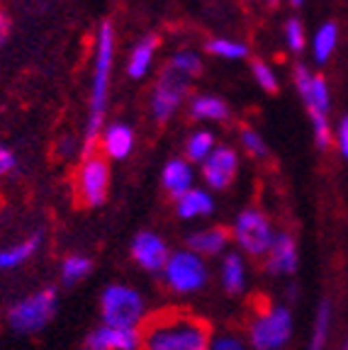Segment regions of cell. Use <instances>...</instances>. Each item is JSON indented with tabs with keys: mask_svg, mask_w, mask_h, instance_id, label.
<instances>
[{
	"mask_svg": "<svg viewBox=\"0 0 348 350\" xmlns=\"http://www.w3.org/2000/svg\"><path fill=\"white\" fill-rule=\"evenodd\" d=\"M103 319L108 326L117 328H136L142 323L144 301L139 292L125 284H112L103 295Z\"/></svg>",
	"mask_w": 348,
	"mask_h": 350,
	"instance_id": "obj_4",
	"label": "cell"
},
{
	"mask_svg": "<svg viewBox=\"0 0 348 350\" xmlns=\"http://www.w3.org/2000/svg\"><path fill=\"white\" fill-rule=\"evenodd\" d=\"M112 51H114V34L112 25L105 22L98 34V59H95V76H92V95H90V115H88V129H86V144L83 153L90 156L92 144L98 139V129L105 117V103H108V83H110V66H112Z\"/></svg>",
	"mask_w": 348,
	"mask_h": 350,
	"instance_id": "obj_2",
	"label": "cell"
},
{
	"mask_svg": "<svg viewBox=\"0 0 348 350\" xmlns=\"http://www.w3.org/2000/svg\"><path fill=\"white\" fill-rule=\"evenodd\" d=\"M15 168V159H12V153L8 148H0V175H5L8 170Z\"/></svg>",
	"mask_w": 348,
	"mask_h": 350,
	"instance_id": "obj_33",
	"label": "cell"
},
{
	"mask_svg": "<svg viewBox=\"0 0 348 350\" xmlns=\"http://www.w3.org/2000/svg\"><path fill=\"white\" fill-rule=\"evenodd\" d=\"M190 112L195 120H227L229 115L227 105L219 98H212V95H200V98L192 100Z\"/></svg>",
	"mask_w": 348,
	"mask_h": 350,
	"instance_id": "obj_21",
	"label": "cell"
},
{
	"mask_svg": "<svg viewBox=\"0 0 348 350\" xmlns=\"http://www.w3.org/2000/svg\"><path fill=\"white\" fill-rule=\"evenodd\" d=\"M86 350H98V348H92V345H86Z\"/></svg>",
	"mask_w": 348,
	"mask_h": 350,
	"instance_id": "obj_37",
	"label": "cell"
},
{
	"mask_svg": "<svg viewBox=\"0 0 348 350\" xmlns=\"http://www.w3.org/2000/svg\"><path fill=\"white\" fill-rule=\"evenodd\" d=\"M132 256H134V260L139 262L142 268L156 273V270L166 268V262H169V248H166V243L158 239L156 234L144 231V234L136 236L134 243H132Z\"/></svg>",
	"mask_w": 348,
	"mask_h": 350,
	"instance_id": "obj_12",
	"label": "cell"
},
{
	"mask_svg": "<svg viewBox=\"0 0 348 350\" xmlns=\"http://www.w3.org/2000/svg\"><path fill=\"white\" fill-rule=\"evenodd\" d=\"M103 146L108 151V156L112 159H127L134 146V134H132L129 126L125 124H112L103 137Z\"/></svg>",
	"mask_w": 348,
	"mask_h": 350,
	"instance_id": "obj_16",
	"label": "cell"
},
{
	"mask_svg": "<svg viewBox=\"0 0 348 350\" xmlns=\"http://www.w3.org/2000/svg\"><path fill=\"white\" fill-rule=\"evenodd\" d=\"M207 350H246V348L234 336H217L214 340H210V348Z\"/></svg>",
	"mask_w": 348,
	"mask_h": 350,
	"instance_id": "obj_32",
	"label": "cell"
},
{
	"mask_svg": "<svg viewBox=\"0 0 348 350\" xmlns=\"http://www.w3.org/2000/svg\"><path fill=\"white\" fill-rule=\"evenodd\" d=\"M171 68L190 78V76H195V73H200V59H197V54H192V51H180V54H175L173 61H171Z\"/></svg>",
	"mask_w": 348,
	"mask_h": 350,
	"instance_id": "obj_28",
	"label": "cell"
},
{
	"mask_svg": "<svg viewBox=\"0 0 348 350\" xmlns=\"http://www.w3.org/2000/svg\"><path fill=\"white\" fill-rule=\"evenodd\" d=\"M329 328H332V306L324 301L316 312V321H314V331H312V340H310V350H324L327 345V336Z\"/></svg>",
	"mask_w": 348,
	"mask_h": 350,
	"instance_id": "obj_23",
	"label": "cell"
},
{
	"mask_svg": "<svg viewBox=\"0 0 348 350\" xmlns=\"http://www.w3.org/2000/svg\"><path fill=\"white\" fill-rule=\"evenodd\" d=\"M39 246V236H32V239L22 241L17 246H10L0 253V268H15L20 262H25Z\"/></svg>",
	"mask_w": 348,
	"mask_h": 350,
	"instance_id": "obj_22",
	"label": "cell"
},
{
	"mask_svg": "<svg viewBox=\"0 0 348 350\" xmlns=\"http://www.w3.org/2000/svg\"><path fill=\"white\" fill-rule=\"evenodd\" d=\"M285 37H288V44L293 51H302L305 49V29L297 20H288L285 25Z\"/></svg>",
	"mask_w": 348,
	"mask_h": 350,
	"instance_id": "obj_30",
	"label": "cell"
},
{
	"mask_svg": "<svg viewBox=\"0 0 348 350\" xmlns=\"http://www.w3.org/2000/svg\"><path fill=\"white\" fill-rule=\"evenodd\" d=\"M229 243V231L217 226V229H205L197 231L188 239V246L192 248V253H202V256H214L222 253Z\"/></svg>",
	"mask_w": 348,
	"mask_h": 350,
	"instance_id": "obj_15",
	"label": "cell"
},
{
	"mask_svg": "<svg viewBox=\"0 0 348 350\" xmlns=\"http://www.w3.org/2000/svg\"><path fill=\"white\" fill-rule=\"evenodd\" d=\"M88 345L98 350H136L139 348V331L136 328H117V326H100L88 336Z\"/></svg>",
	"mask_w": 348,
	"mask_h": 350,
	"instance_id": "obj_13",
	"label": "cell"
},
{
	"mask_svg": "<svg viewBox=\"0 0 348 350\" xmlns=\"http://www.w3.org/2000/svg\"><path fill=\"white\" fill-rule=\"evenodd\" d=\"M56 309V292L51 290H42L37 295L22 299L20 304L12 306L10 312V326L20 334H32L39 331L44 323L54 317Z\"/></svg>",
	"mask_w": 348,
	"mask_h": 350,
	"instance_id": "obj_5",
	"label": "cell"
},
{
	"mask_svg": "<svg viewBox=\"0 0 348 350\" xmlns=\"http://www.w3.org/2000/svg\"><path fill=\"white\" fill-rule=\"evenodd\" d=\"M268 273H295L297 268V246L288 234H277L273 239L271 248H268V260H266Z\"/></svg>",
	"mask_w": 348,
	"mask_h": 350,
	"instance_id": "obj_14",
	"label": "cell"
},
{
	"mask_svg": "<svg viewBox=\"0 0 348 350\" xmlns=\"http://www.w3.org/2000/svg\"><path fill=\"white\" fill-rule=\"evenodd\" d=\"M214 148V137L210 131H195L188 139V159L190 161H205Z\"/></svg>",
	"mask_w": 348,
	"mask_h": 350,
	"instance_id": "obj_24",
	"label": "cell"
},
{
	"mask_svg": "<svg viewBox=\"0 0 348 350\" xmlns=\"http://www.w3.org/2000/svg\"><path fill=\"white\" fill-rule=\"evenodd\" d=\"M241 142H244V146L249 148L253 156H266V144H263V139L258 137L256 131L244 129L241 131Z\"/></svg>",
	"mask_w": 348,
	"mask_h": 350,
	"instance_id": "obj_31",
	"label": "cell"
},
{
	"mask_svg": "<svg viewBox=\"0 0 348 350\" xmlns=\"http://www.w3.org/2000/svg\"><path fill=\"white\" fill-rule=\"evenodd\" d=\"M110 185V168L105 163V159H100L98 153H90L83 161L81 170H78V180H76V195L78 202L86 204V207H98L105 202V195H108Z\"/></svg>",
	"mask_w": 348,
	"mask_h": 350,
	"instance_id": "obj_6",
	"label": "cell"
},
{
	"mask_svg": "<svg viewBox=\"0 0 348 350\" xmlns=\"http://www.w3.org/2000/svg\"><path fill=\"white\" fill-rule=\"evenodd\" d=\"M214 209L212 197L202 190H188L178 197V214L183 219H192V217H205Z\"/></svg>",
	"mask_w": 348,
	"mask_h": 350,
	"instance_id": "obj_18",
	"label": "cell"
},
{
	"mask_svg": "<svg viewBox=\"0 0 348 350\" xmlns=\"http://www.w3.org/2000/svg\"><path fill=\"white\" fill-rule=\"evenodd\" d=\"M295 83H297V90L305 100L307 109L312 115V126H314V137L316 144L321 148L329 146V124H327V112H329V88L321 78L312 76L305 66H297L295 68Z\"/></svg>",
	"mask_w": 348,
	"mask_h": 350,
	"instance_id": "obj_3",
	"label": "cell"
},
{
	"mask_svg": "<svg viewBox=\"0 0 348 350\" xmlns=\"http://www.w3.org/2000/svg\"><path fill=\"white\" fill-rule=\"evenodd\" d=\"M202 175L210 187L214 190H224L229 187V183L234 180L236 175V153L227 146L214 148V153H210L202 165Z\"/></svg>",
	"mask_w": 348,
	"mask_h": 350,
	"instance_id": "obj_11",
	"label": "cell"
},
{
	"mask_svg": "<svg viewBox=\"0 0 348 350\" xmlns=\"http://www.w3.org/2000/svg\"><path fill=\"white\" fill-rule=\"evenodd\" d=\"M207 49L224 59H244L246 56V46L239 42H232V39H214V42L207 44Z\"/></svg>",
	"mask_w": 348,
	"mask_h": 350,
	"instance_id": "obj_27",
	"label": "cell"
},
{
	"mask_svg": "<svg viewBox=\"0 0 348 350\" xmlns=\"http://www.w3.org/2000/svg\"><path fill=\"white\" fill-rule=\"evenodd\" d=\"M343 350H348V343H346V348H343Z\"/></svg>",
	"mask_w": 348,
	"mask_h": 350,
	"instance_id": "obj_38",
	"label": "cell"
},
{
	"mask_svg": "<svg viewBox=\"0 0 348 350\" xmlns=\"http://www.w3.org/2000/svg\"><path fill=\"white\" fill-rule=\"evenodd\" d=\"M139 345L142 350H207L210 323L185 309H164L144 321Z\"/></svg>",
	"mask_w": 348,
	"mask_h": 350,
	"instance_id": "obj_1",
	"label": "cell"
},
{
	"mask_svg": "<svg viewBox=\"0 0 348 350\" xmlns=\"http://www.w3.org/2000/svg\"><path fill=\"white\" fill-rule=\"evenodd\" d=\"M88 273H90V260H88V258H83V256L66 258L64 265H61V278H64L66 284L78 282V280H83Z\"/></svg>",
	"mask_w": 348,
	"mask_h": 350,
	"instance_id": "obj_25",
	"label": "cell"
},
{
	"mask_svg": "<svg viewBox=\"0 0 348 350\" xmlns=\"http://www.w3.org/2000/svg\"><path fill=\"white\" fill-rule=\"evenodd\" d=\"M336 27L334 25H324L314 37V56L316 61H327L332 56L334 46H336Z\"/></svg>",
	"mask_w": 348,
	"mask_h": 350,
	"instance_id": "obj_26",
	"label": "cell"
},
{
	"mask_svg": "<svg viewBox=\"0 0 348 350\" xmlns=\"http://www.w3.org/2000/svg\"><path fill=\"white\" fill-rule=\"evenodd\" d=\"M190 183H192V170L185 161L175 159V161H171V163H166V168H164L166 190L173 192L175 197H180L183 192L190 190Z\"/></svg>",
	"mask_w": 348,
	"mask_h": 350,
	"instance_id": "obj_17",
	"label": "cell"
},
{
	"mask_svg": "<svg viewBox=\"0 0 348 350\" xmlns=\"http://www.w3.org/2000/svg\"><path fill=\"white\" fill-rule=\"evenodd\" d=\"M244 278H246V270H244V260L241 256L236 253H229L224 258V265H222V282H224V290L229 295H239L244 290Z\"/></svg>",
	"mask_w": 348,
	"mask_h": 350,
	"instance_id": "obj_19",
	"label": "cell"
},
{
	"mask_svg": "<svg viewBox=\"0 0 348 350\" xmlns=\"http://www.w3.org/2000/svg\"><path fill=\"white\" fill-rule=\"evenodd\" d=\"M156 46H158L156 37H147L144 42L136 44V49L132 51V59H129V76L132 78H142L144 73L149 71Z\"/></svg>",
	"mask_w": 348,
	"mask_h": 350,
	"instance_id": "obj_20",
	"label": "cell"
},
{
	"mask_svg": "<svg viewBox=\"0 0 348 350\" xmlns=\"http://www.w3.org/2000/svg\"><path fill=\"white\" fill-rule=\"evenodd\" d=\"M5 34H8V20L3 15H0V42L5 39Z\"/></svg>",
	"mask_w": 348,
	"mask_h": 350,
	"instance_id": "obj_35",
	"label": "cell"
},
{
	"mask_svg": "<svg viewBox=\"0 0 348 350\" xmlns=\"http://www.w3.org/2000/svg\"><path fill=\"white\" fill-rule=\"evenodd\" d=\"M185 90H188V76L173 71L169 66V68L161 73L156 90H153V100H151L153 117L161 122L169 120V117L173 115V109L180 105V100H183Z\"/></svg>",
	"mask_w": 348,
	"mask_h": 350,
	"instance_id": "obj_10",
	"label": "cell"
},
{
	"mask_svg": "<svg viewBox=\"0 0 348 350\" xmlns=\"http://www.w3.org/2000/svg\"><path fill=\"white\" fill-rule=\"evenodd\" d=\"M290 3H293V5H302V0H290Z\"/></svg>",
	"mask_w": 348,
	"mask_h": 350,
	"instance_id": "obj_36",
	"label": "cell"
},
{
	"mask_svg": "<svg viewBox=\"0 0 348 350\" xmlns=\"http://www.w3.org/2000/svg\"><path fill=\"white\" fill-rule=\"evenodd\" d=\"M251 71H253V78H256L258 85H261L263 90H268V93H275V90H277L275 73H273L271 68H268V66L263 64V61H256V64H253V68H251Z\"/></svg>",
	"mask_w": 348,
	"mask_h": 350,
	"instance_id": "obj_29",
	"label": "cell"
},
{
	"mask_svg": "<svg viewBox=\"0 0 348 350\" xmlns=\"http://www.w3.org/2000/svg\"><path fill=\"white\" fill-rule=\"evenodd\" d=\"M166 280L175 292H195L207 282V268L200 256L192 251H180L169 256Z\"/></svg>",
	"mask_w": 348,
	"mask_h": 350,
	"instance_id": "obj_8",
	"label": "cell"
},
{
	"mask_svg": "<svg viewBox=\"0 0 348 350\" xmlns=\"http://www.w3.org/2000/svg\"><path fill=\"white\" fill-rule=\"evenodd\" d=\"M293 334V317L288 309H271L251 326V345L256 350H277Z\"/></svg>",
	"mask_w": 348,
	"mask_h": 350,
	"instance_id": "obj_7",
	"label": "cell"
},
{
	"mask_svg": "<svg viewBox=\"0 0 348 350\" xmlns=\"http://www.w3.org/2000/svg\"><path fill=\"white\" fill-rule=\"evenodd\" d=\"M234 236L239 241V246L244 248L246 253H253V256H263L268 253L273 243V229L268 224V219L263 217L256 209H246V212L239 214L234 226Z\"/></svg>",
	"mask_w": 348,
	"mask_h": 350,
	"instance_id": "obj_9",
	"label": "cell"
},
{
	"mask_svg": "<svg viewBox=\"0 0 348 350\" xmlns=\"http://www.w3.org/2000/svg\"><path fill=\"white\" fill-rule=\"evenodd\" d=\"M338 146H341L343 156L348 159V117H343L341 126H338Z\"/></svg>",
	"mask_w": 348,
	"mask_h": 350,
	"instance_id": "obj_34",
	"label": "cell"
}]
</instances>
